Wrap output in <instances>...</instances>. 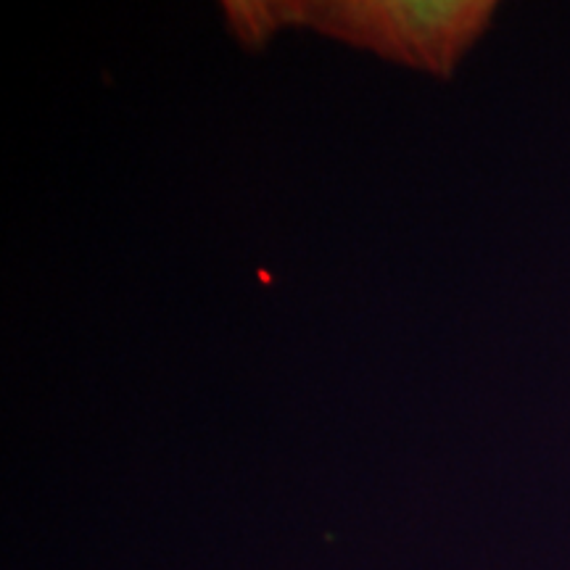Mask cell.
Here are the masks:
<instances>
[{"instance_id": "1", "label": "cell", "mask_w": 570, "mask_h": 570, "mask_svg": "<svg viewBox=\"0 0 570 570\" xmlns=\"http://www.w3.org/2000/svg\"><path fill=\"white\" fill-rule=\"evenodd\" d=\"M494 11V0H327L294 3V24L449 77Z\"/></svg>"}, {"instance_id": "2", "label": "cell", "mask_w": 570, "mask_h": 570, "mask_svg": "<svg viewBox=\"0 0 570 570\" xmlns=\"http://www.w3.org/2000/svg\"><path fill=\"white\" fill-rule=\"evenodd\" d=\"M227 24L248 48H259L277 27L294 24V3H233L223 6Z\"/></svg>"}]
</instances>
